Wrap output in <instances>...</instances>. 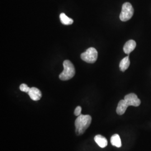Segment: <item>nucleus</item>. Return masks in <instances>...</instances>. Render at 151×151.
I'll use <instances>...</instances> for the list:
<instances>
[{
	"mask_svg": "<svg viewBox=\"0 0 151 151\" xmlns=\"http://www.w3.org/2000/svg\"><path fill=\"white\" fill-rule=\"evenodd\" d=\"M91 122L92 118L90 115L82 114L79 115L76 119L75 123L77 135L83 134L90 125Z\"/></svg>",
	"mask_w": 151,
	"mask_h": 151,
	"instance_id": "1",
	"label": "nucleus"
},
{
	"mask_svg": "<svg viewBox=\"0 0 151 151\" xmlns=\"http://www.w3.org/2000/svg\"><path fill=\"white\" fill-rule=\"evenodd\" d=\"M64 70L59 76L60 80L67 81L72 78L75 75V68L73 65L69 60H65L63 62Z\"/></svg>",
	"mask_w": 151,
	"mask_h": 151,
	"instance_id": "2",
	"label": "nucleus"
},
{
	"mask_svg": "<svg viewBox=\"0 0 151 151\" xmlns=\"http://www.w3.org/2000/svg\"><path fill=\"white\" fill-rule=\"evenodd\" d=\"M134 14V9L129 2H125L122 6V12L120 14V19L122 22H127L132 17Z\"/></svg>",
	"mask_w": 151,
	"mask_h": 151,
	"instance_id": "3",
	"label": "nucleus"
},
{
	"mask_svg": "<svg viewBox=\"0 0 151 151\" xmlns=\"http://www.w3.org/2000/svg\"><path fill=\"white\" fill-rule=\"evenodd\" d=\"M97 56V50L93 47H90L81 54V58L87 63H93L96 61Z\"/></svg>",
	"mask_w": 151,
	"mask_h": 151,
	"instance_id": "4",
	"label": "nucleus"
},
{
	"mask_svg": "<svg viewBox=\"0 0 151 151\" xmlns=\"http://www.w3.org/2000/svg\"><path fill=\"white\" fill-rule=\"evenodd\" d=\"M124 100L129 106H133L137 107L140 105L141 103V101L137 96V95H135L134 93H131L125 95L124 97Z\"/></svg>",
	"mask_w": 151,
	"mask_h": 151,
	"instance_id": "5",
	"label": "nucleus"
},
{
	"mask_svg": "<svg viewBox=\"0 0 151 151\" xmlns=\"http://www.w3.org/2000/svg\"><path fill=\"white\" fill-rule=\"evenodd\" d=\"M28 95L30 97V99L34 101L39 100L42 96V94L41 91L36 87H32L30 89V91L28 92Z\"/></svg>",
	"mask_w": 151,
	"mask_h": 151,
	"instance_id": "6",
	"label": "nucleus"
},
{
	"mask_svg": "<svg viewBox=\"0 0 151 151\" xmlns=\"http://www.w3.org/2000/svg\"><path fill=\"white\" fill-rule=\"evenodd\" d=\"M136 47V43L133 40H130L125 44L123 50L125 54H129L133 52Z\"/></svg>",
	"mask_w": 151,
	"mask_h": 151,
	"instance_id": "7",
	"label": "nucleus"
},
{
	"mask_svg": "<svg viewBox=\"0 0 151 151\" xmlns=\"http://www.w3.org/2000/svg\"><path fill=\"white\" fill-rule=\"evenodd\" d=\"M128 105L125 102L124 100H122L119 101L118 106L116 108V113L119 115H123L126 111L127 108H128Z\"/></svg>",
	"mask_w": 151,
	"mask_h": 151,
	"instance_id": "8",
	"label": "nucleus"
},
{
	"mask_svg": "<svg viewBox=\"0 0 151 151\" xmlns=\"http://www.w3.org/2000/svg\"><path fill=\"white\" fill-rule=\"evenodd\" d=\"M95 142L101 148H105L108 145V140L101 135H96L94 138Z\"/></svg>",
	"mask_w": 151,
	"mask_h": 151,
	"instance_id": "9",
	"label": "nucleus"
},
{
	"mask_svg": "<svg viewBox=\"0 0 151 151\" xmlns=\"http://www.w3.org/2000/svg\"><path fill=\"white\" fill-rule=\"evenodd\" d=\"M130 60L129 57L127 56L122 60L119 64V68L120 70L122 72H124L125 70H127L128 67H129Z\"/></svg>",
	"mask_w": 151,
	"mask_h": 151,
	"instance_id": "10",
	"label": "nucleus"
},
{
	"mask_svg": "<svg viewBox=\"0 0 151 151\" xmlns=\"http://www.w3.org/2000/svg\"><path fill=\"white\" fill-rule=\"evenodd\" d=\"M60 20L62 24L65 25H71L73 23V20L67 16L65 13H62L60 15Z\"/></svg>",
	"mask_w": 151,
	"mask_h": 151,
	"instance_id": "11",
	"label": "nucleus"
},
{
	"mask_svg": "<svg viewBox=\"0 0 151 151\" xmlns=\"http://www.w3.org/2000/svg\"><path fill=\"white\" fill-rule=\"evenodd\" d=\"M111 143L113 146L116 147L118 148H120L122 146V142L120 138V136L117 134H114L111 137Z\"/></svg>",
	"mask_w": 151,
	"mask_h": 151,
	"instance_id": "12",
	"label": "nucleus"
},
{
	"mask_svg": "<svg viewBox=\"0 0 151 151\" xmlns=\"http://www.w3.org/2000/svg\"><path fill=\"white\" fill-rule=\"evenodd\" d=\"M30 88L29 87L27 86V85L25 84V83H22L20 86V90L22 92H27L28 93L30 91Z\"/></svg>",
	"mask_w": 151,
	"mask_h": 151,
	"instance_id": "13",
	"label": "nucleus"
},
{
	"mask_svg": "<svg viewBox=\"0 0 151 151\" xmlns=\"http://www.w3.org/2000/svg\"><path fill=\"white\" fill-rule=\"evenodd\" d=\"M81 111H82V108H81V106H77V108H76L74 114H75L76 116H78L79 115H81Z\"/></svg>",
	"mask_w": 151,
	"mask_h": 151,
	"instance_id": "14",
	"label": "nucleus"
}]
</instances>
